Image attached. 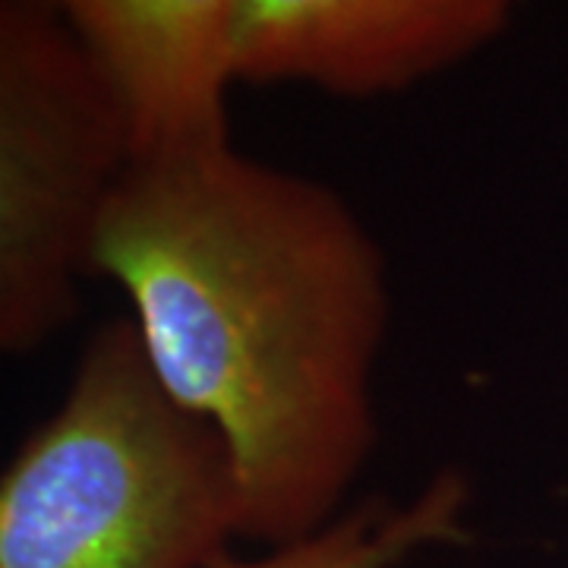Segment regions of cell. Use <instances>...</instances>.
<instances>
[{
	"label": "cell",
	"instance_id": "8992f818",
	"mask_svg": "<svg viewBox=\"0 0 568 568\" xmlns=\"http://www.w3.org/2000/svg\"><path fill=\"white\" fill-rule=\"evenodd\" d=\"M470 506V480L458 467H443L407 499L369 496L306 537L260 556L227 549L209 568H405L429 549L465 547Z\"/></svg>",
	"mask_w": 568,
	"mask_h": 568
},
{
	"label": "cell",
	"instance_id": "6da1fadb",
	"mask_svg": "<svg viewBox=\"0 0 568 568\" xmlns=\"http://www.w3.org/2000/svg\"><path fill=\"white\" fill-rule=\"evenodd\" d=\"M92 275L130 304L164 392L222 436L241 540L278 547L345 511L379 443L386 250L328 183L227 140L130 164Z\"/></svg>",
	"mask_w": 568,
	"mask_h": 568
},
{
	"label": "cell",
	"instance_id": "5b68a950",
	"mask_svg": "<svg viewBox=\"0 0 568 568\" xmlns=\"http://www.w3.org/2000/svg\"><path fill=\"white\" fill-rule=\"evenodd\" d=\"M130 108L136 159L227 140L241 0H58Z\"/></svg>",
	"mask_w": 568,
	"mask_h": 568
},
{
	"label": "cell",
	"instance_id": "7a4b0ae2",
	"mask_svg": "<svg viewBox=\"0 0 568 568\" xmlns=\"http://www.w3.org/2000/svg\"><path fill=\"white\" fill-rule=\"evenodd\" d=\"M241 540V489L212 426L159 383L126 316L0 477V568H209Z\"/></svg>",
	"mask_w": 568,
	"mask_h": 568
},
{
	"label": "cell",
	"instance_id": "3957f363",
	"mask_svg": "<svg viewBox=\"0 0 568 568\" xmlns=\"http://www.w3.org/2000/svg\"><path fill=\"white\" fill-rule=\"evenodd\" d=\"M136 162L130 108L58 0H0V347L80 313L104 209Z\"/></svg>",
	"mask_w": 568,
	"mask_h": 568
},
{
	"label": "cell",
	"instance_id": "277c9868",
	"mask_svg": "<svg viewBox=\"0 0 568 568\" xmlns=\"http://www.w3.org/2000/svg\"><path fill=\"white\" fill-rule=\"evenodd\" d=\"M515 0H241L234 80L342 99L402 92L467 61Z\"/></svg>",
	"mask_w": 568,
	"mask_h": 568
}]
</instances>
